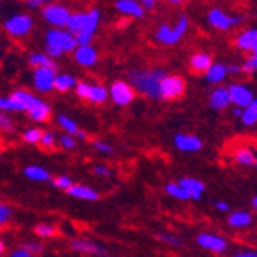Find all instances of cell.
<instances>
[{"label": "cell", "mask_w": 257, "mask_h": 257, "mask_svg": "<svg viewBox=\"0 0 257 257\" xmlns=\"http://www.w3.org/2000/svg\"><path fill=\"white\" fill-rule=\"evenodd\" d=\"M167 76L165 69L162 68H151V69H133L128 74V80L131 88L139 91L148 99L157 100L159 97V83Z\"/></svg>", "instance_id": "obj_1"}, {"label": "cell", "mask_w": 257, "mask_h": 257, "mask_svg": "<svg viewBox=\"0 0 257 257\" xmlns=\"http://www.w3.org/2000/svg\"><path fill=\"white\" fill-rule=\"evenodd\" d=\"M102 14L97 8H91L86 13H74L69 16L66 23V31L73 36L77 34H89L94 36L99 23H100Z\"/></svg>", "instance_id": "obj_2"}, {"label": "cell", "mask_w": 257, "mask_h": 257, "mask_svg": "<svg viewBox=\"0 0 257 257\" xmlns=\"http://www.w3.org/2000/svg\"><path fill=\"white\" fill-rule=\"evenodd\" d=\"M188 28H190V20L186 16H182L176 27H170L168 23H162V25L157 28L154 37L159 43L162 45H176L177 42L182 40V37L188 33Z\"/></svg>", "instance_id": "obj_3"}, {"label": "cell", "mask_w": 257, "mask_h": 257, "mask_svg": "<svg viewBox=\"0 0 257 257\" xmlns=\"http://www.w3.org/2000/svg\"><path fill=\"white\" fill-rule=\"evenodd\" d=\"M45 42H46V46H51V48L60 51L62 54L73 53L77 48L76 37L71 33H68L66 30H57V28L50 30L46 33Z\"/></svg>", "instance_id": "obj_4"}, {"label": "cell", "mask_w": 257, "mask_h": 257, "mask_svg": "<svg viewBox=\"0 0 257 257\" xmlns=\"http://www.w3.org/2000/svg\"><path fill=\"white\" fill-rule=\"evenodd\" d=\"M186 83L180 76H165L159 83V97L162 100H176L185 94Z\"/></svg>", "instance_id": "obj_5"}, {"label": "cell", "mask_w": 257, "mask_h": 257, "mask_svg": "<svg viewBox=\"0 0 257 257\" xmlns=\"http://www.w3.org/2000/svg\"><path fill=\"white\" fill-rule=\"evenodd\" d=\"M246 17L243 14H237V16H229L228 13H225L220 8H213L208 11V23L213 28L219 30V31H228L232 27L240 25V23L245 20Z\"/></svg>", "instance_id": "obj_6"}, {"label": "cell", "mask_w": 257, "mask_h": 257, "mask_svg": "<svg viewBox=\"0 0 257 257\" xmlns=\"http://www.w3.org/2000/svg\"><path fill=\"white\" fill-rule=\"evenodd\" d=\"M4 28L11 37H23L33 30V17L30 14H14L7 19Z\"/></svg>", "instance_id": "obj_7"}, {"label": "cell", "mask_w": 257, "mask_h": 257, "mask_svg": "<svg viewBox=\"0 0 257 257\" xmlns=\"http://www.w3.org/2000/svg\"><path fill=\"white\" fill-rule=\"evenodd\" d=\"M42 14H43V19L48 22L50 25L56 27L57 30L65 28L69 16H71L69 8L65 5H60V4H50V5L43 7Z\"/></svg>", "instance_id": "obj_8"}, {"label": "cell", "mask_w": 257, "mask_h": 257, "mask_svg": "<svg viewBox=\"0 0 257 257\" xmlns=\"http://www.w3.org/2000/svg\"><path fill=\"white\" fill-rule=\"evenodd\" d=\"M108 96L111 97V100L115 103V105H119V106H126L130 105L134 97H136V92L134 89L131 88L130 83L123 82V80H117V82H114L108 91Z\"/></svg>", "instance_id": "obj_9"}, {"label": "cell", "mask_w": 257, "mask_h": 257, "mask_svg": "<svg viewBox=\"0 0 257 257\" xmlns=\"http://www.w3.org/2000/svg\"><path fill=\"white\" fill-rule=\"evenodd\" d=\"M228 94H229V100L232 105H236V108H246L249 106L255 99H254V92L251 91V88H248L246 85L242 83H232L228 88Z\"/></svg>", "instance_id": "obj_10"}, {"label": "cell", "mask_w": 257, "mask_h": 257, "mask_svg": "<svg viewBox=\"0 0 257 257\" xmlns=\"http://www.w3.org/2000/svg\"><path fill=\"white\" fill-rule=\"evenodd\" d=\"M196 242L200 248L216 252V254L225 252L228 249L226 239H223L222 236H217V234H211V232H202V234H199L196 237Z\"/></svg>", "instance_id": "obj_11"}, {"label": "cell", "mask_w": 257, "mask_h": 257, "mask_svg": "<svg viewBox=\"0 0 257 257\" xmlns=\"http://www.w3.org/2000/svg\"><path fill=\"white\" fill-rule=\"evenodd\" d=\"M54 79H56V71H53V69H45V68L34 69L33 82H34V88L39 92L53 91L54 89Z\"/></svg>", "instance_id": "obj_12"}, {"label": "cell", "mask_w": 257, "mask_h": 257, "mask_svg": "<svg viewBox=\"0 0 257 257\" xmlns=\"http://www.w3.org/2000/svg\"><path fill=\"white\" fill-rule=\"evenodd\" d=\"M174 145L177 150H180L183 153H196V151L202 150L203 142H202V139H199L194 134L179 133L174 136Z\"/></svg>", "instance_id": "obj_13"}, {"label": "cell", "mask_w": 257, "mask_h": 257, "mask_svg": "<svg viewBox=\"0 0 257 257\" xmlns=\"http://www.w3.org/2000/svg\"><path fill=\"white\" fill-rule=\"evenodd\" d=\"M10 97L16 103L17 111H25V112L30 111L31 108H34L40 102V99H37L33 92H30L27 89H16Z\"/></svg>", "instance_id": "obj_14"}, {"label": "cell", "mask_w": 257, "mask_h": 257, "mask_svg": "<svg viewBox=\"0 0 257 257\" xmlns=\"http://www.w3.org/2000/svg\"><path fill=\"white\" fill-rule=\"evenodd\" d=\"M236 46L245 53H257V31L255 28H248L242 31L236 39Z\"/></svg>", "instance_id": "obj_15"}, {"label": "cell", "mask_w": 257, "mask_h": 257, "mask_svg": "<svg viewBox=\"0 0 257 257\" xmlns=\"http://www.w3.org/2000/svg\"><path fill=\"white\" fill-rule=\"evenodd\" d=\"M179 186L188 193L190 199L193 200H199L202 196H203V191H205V185L202 180L199 179H194V177H183L177 182Z\"/></svg>", "instance_id": "obj_16"}, {"label": "cell", "mask_w": 257, "mask_h": 257, "mask_svg": "<svg viewBox=\"0 0 257 257\" xmlns=\"http://www.w3.org/2000/svg\"><path fill=\"white\" fill-rule=\"evenodd\" d=\"M74 59L79 65L82 66H92L96 65V62L99 60V54L96 51V48H92V46H77L74 50Z\"/></svg>", "instance_id": "obj_17"}, {"label": "cell", "mask_w": 257, "mask_h": 257, "mask_svg": "<svg viewBox=\"0 0 257 257\" xmlns=\"http://www.w3.org/2000/svg\"><path fill=\"white\" fill-rule=\"evenodd\" d=\"M66 193L71 197H76V199H80V200L96 202V200L100 199V194L94 188H91V186H86V185H82V183H73V186Z\"/></svg>", "instance_id": "obj_18"}, {"label": "cell", "mask_w": 257, "mask_h": 257, "mask_svg": "<svg viewBox=\"0 0 257 257\" xmlns=\"http://www.w3.org/2000/svg\"><path fill=\"white\" fill-rule=\"evenodd\" d=\"M229 105H231V100H229V94L226 88L217 86L216 89H213V92L209 94V106L216 111H223L229 108Z\"/></svg>", "instance_id": "obj_19"}, {"label": "cell", "mask_w": 257, "mask_h": 257, "mask_svg": "<svg viewBox=\"0 0 257 257\" xmlns=\"http://www.w3.org/2000/svg\"><path fill=\"white\" fill-rule=\"evenodd\" d=\"M71 249L82 254H96V255L105 254V248L102 245L88 239H74L71 242Z\"/></svg>", "instance_id": "obj_20"}, {"label": "cell", "mask_w": 257, "mask_h": 257, "mask_svg": "<svg viewBox=\"0 0 257 257\" xmlns=\"http://www.w3.org/2000/svg\"><path fill=\"white\" fill-rule=\"evenodd\" d=\"M213 65V57L208 53H196L190 59V69L194 74H205Z\"/></svg>", "instance_id": "obj_21"}, {"label": "cell", "mask_w": 257, "mask_h": 257, "mask_svg": "<svg viewBox=\"0 0 257 257\" xmlns=\"http://www.w3.org/2000/svg\"><path fill=\"white\" fill-rule=\"evenodd\" d=\"M115 8L123 16H128V17L142 19L145 16L144 8L140 7V4L136 2V0H117V2H115Z\"/></svg>", "instance_id": "obj_22"}, {"label": "cell", "mask_w": 257, "mask_h": 257, "mask_svg": "<svg viewBox=\"0 0 257 257\" xmlns=\"http://www.w3.org/2000/svg\"><path fill=\"white\" fill-rule=\"evenodd\" d=\"M27 114H28V117L33 122H40V123L42 122H48L50 117H51V106L46 102L40 100L34 108L27 111Z\"/></svg>", "instance_id": "obj_23"}, {"label": "cell", "mask_w": 257, "mask_h": 257, "mask_svg": "<svg viewBox=\"0 0 257 257\" xmlns=\"http://www.w3.org/2000/svg\"><path fill=\"white\" fill-rule=\"evenodd\" d=\"M234 160L243 167H255L257 157L251 147H240L234 151Z\"/></svg>", "instance_id": "obj_24"}, {"label": "cell", "mask_w": 257, "mask_h": 257, "mask_svg": "<svg viewBox=\"0 0 257 257\" xmlns=\"http://www.w3.org/2000/svg\"><path fill=\"white\" fill-rule=\"evenodd\" d=\"M205 76H206V80L209 83H214V85L222 83L226 79V76H228L226 65H223V63H213L211 66H209L208 71L205 73Z\"/></svg>", "instance_id": "obj_25"}, {"label": "cell", "mask_w": 257, "mask_h": 257, "mask_svg": "<svg viewBox=\"0 0 257 257\" xmlns=\"http://www.w3.org/2000/svg\"><path fill=\"white\" fill-rule=\"evenodd\" d=\"M252 214L246 213V211H234L228 216V223L232 228H248L252 223Z\"/></svg>", "instance_id": "obj_26"}, {"label": "cell", "mask_w": 257, "mask_h": 257, "mask_svg": "<svg viewBox=\"0 0 257 257\" xmlns=\"http://www.w3.org/2000/svg\"><path fill=\"white\" fill-rule=\"evenodd\" d=\"M30 65L37 69V68H45V69H53V71H56L57 69V65L53 59H50L48 56H46L45 53H34L30 56L28 59Z\"/></svg>", "instance_id": "obj_27"}, {"label": "cell", "mask_w": 257, "mask_h": 257, "mask_svg": "<svg viewBox=\"0 0 257 257\" xmlns=\"http://www.w3.org/2000/svg\"><path fill=\"white\" fill-rule=\"evenodd\" d=\"M76 85L77 80L71 74H59L54 79V89H57L59 92H68L69 89L76 88Z\"/></svg>", "instance_id": "obj_28"}, {"label": "cell", "mask_w": 257, "mask_h": 257, "mask_svg": "<svg viewBox=\"0 0 257 257\" xmlns=\"http://www.w3.org/2000/svg\"><path fill=\"white\" fill-rule=\"evenodd\" d=\"M108 89L102 85H91V91H89V97L88 102L94 103V105H102L108 100Z\"/></svg>", "instance_id": "obj_29"}, {"label": "cell", "mask_w": 257, "mask_h": 257, "mask_svg": "<svg viewBox=\"0 0 257 257\" xmlns=\"http://www.w3.org/2000/svg\"><path fill=\"white\" fill-rule=\"evenodd\" d=\"M23 173H25V176L34 182H45V180H50V173L48 170H45L43 167H39V165H30L27 167L25 170H23Z\"/></svg>", "instance_id": "obj_30"}, {"label": "cell", "mask_w": 257, "mask_h": 257, "mask_svg": "<svg viewBox=\"0 0 257 257\" xmlns=\"http://www.w3.org/2000/svg\"><path fill=\"white\" fill-rule=\"evenodd\" d=\"M240 119L245 126H254L257 123V102L254 100L249 106L242 109Z\"/></svg>", "instance_id": "obj_31"}, {"label": "cell", "mask_w": 257, "mask_h": 257, "mask_svg": "<svg viewBox=\"0 0 257 257\" xmlns=\"http://www.w3.org/2000/svg\"><path fill=\"white\" fill-rule=\"evenodd\" d=\"M165 191L168 196L177 199V200H190V196L186 193L182 186H179L177 183H167L165 185Z\"/></svg>", "instance_id": "obj_32"}, {"label": "cell", "mask_w": 257, "mask_h": 257, "mask_svg": "<svg viewBox=\"0 0 257 257\" xmlns=\"http://www.w3.org/2000/svg\"><path fill=\"white\" fill-rule=\"evenodd\" d=\"M57 120H59V125H60L69 136H74V134L79 131V126H77L76 120H73L71 117H68V115L60 114L59 117H57Z\"/></svg>", "instance_id": "obj_33"}, {"label": "cell", "mask_w": 257, "mask_h": 257, "mask_svg": "<svg viewBox=\"0 0 257 257\" xmlns=\"http://www.w3.org/2000/svg\"><path fill=\"white\" fill-rule=\"evenodd\" d=\"M42 134H43V131L40 128H28L23 131V140H25L27 144L36 145V144H40Z\"/></svg>", "instance_id": "obj_34"}, {"label": "cell", "mask_w": 257, "mask_h": 257, "mask_svg": "<svg viewBox=\"0 0 257 257\" xmlns=\"http://www.w3.org/2000/svg\"><path fill=\"white\" fill-rule=\"evenodd\" d=\"M34 232H36V236H39V237L48 239V237H53L56 234V228L53 225H50V223H39V225H36Z\"/></svg>", "instance_id": "obj_35"}, {"label": "cell", "mask_w": 257, "mask_h": 257, "mask_svg": "<svg viewBox=\"0 0 257 257\" xmlns=\"http://www.w3.org/2000/svg\"><path fill=\"white\" fill-rule=\"evenodd\" d=\"M240 71L246 73V74H254L257 71V56L251 54L240 66Z\"/></svg>", "instance_id": "obj_36"}, {"label": "cell", "mask_w": 257, "mask_h": 257, "mask_svg": "<svg viewBox=\"0 0 257 257\" xmlns=\"http://www.w3.org/2000/svg\"><path fill=\"white\" fill-rule=\"evenodd\" d=\"M40 145L46 150H53L56 147V134L53 131H43L42 139H40Z\"/></svg>", "instance_id": "obj_37"}, {"label": "cell", "mask_w": 257, "mask_h": 257, "mask_svg": "<svg viewBox=\"0 0 257 257\" xmlns=\"http://www.w3.org/2000/svg\"><path fill=\"white\" fill-rule=\"evenodd\" d=\"M73 180L69 179L68 176H59V177H56L54 180H53V185L56 186V188H59V190H63V191H68L69 188L73 186Z\"/></svg>", "instance_id": "obj_38"}, {"label": "cell", "mask_w": 257, "mask_h": 257, "mask_svg": "<svg viewBox=\"0 0 257 257\" xmlns=\"http://www.w3.org/2000/svg\"><path fill=\"white\" fill-rule=\"evenodd\" d=\"M59 145L65 150H74L77 147V140L74 139V136L63 134L59 137Z\"/></svg>", "instance_id": "obj_39"}, {"label": "cell", "mask_w": 257, "mask_h": 257, "mask_svg": "<svg viewBox=\"0 0 257 257\" xmlns=\"http://www.w3.org/2000/svg\"><path fill=\"white\" fill-rule=\"evenodd\" d=\"M157 239L162 242V243H165V245H171V246H183V242L176 237V236H171V234H167V232H163V234H159Z\"/></svg>", "instance_id": "obj_40"}, {"label": "cell", "mask_w": 257, "mask_h": 257, "mask_svg": "<svg viewBox=\"0 0 257 257\" xmlns=\"http://www.w3.org/2000/svg\"><path fill=\"white\" fill-rule=\"evenodd\" d=\"M89 91H91V83H88V82H80L76 85V94H77V97H80L83 100H88Z\"/></svg>", "instance_id": "obj_41"}, {"label": "cell", "mask_w": 257, "mask_h": 257, "mask_svg": "<svg viewBox=\"0 0 257 257\" xmlns=\"http://www.w3.org/2000/svg\"><path fill=\"white\" fill-rule=\"evenodd\" d=\"M0 131L4 133H11L14 131V125H13V120L8 117L5 112H0Z\"/></svg>", "instance_id": "obj_42"}, {"label": "cell", "mask_w": 257, "mask_h": 257, "mask_svg": "<svg viewBox=\"0 0 257 257\" xmlns=\"http://www.w3.org/2000/svg\"><path fill=\"white\" fill-rule=\"evenodd\" d=\"M92 147L102 154H112L114 153V148L108 142H105V140H94V142H92Z\"/></svg>", "instance_id": "obj_43"}, {"label": "cell", "mask_w": 257, "mask_h": 257, "mask_svg": "<svg viewBox=\"0 0 257 257\" xmlns=\"http://www.w3.org/2000/svg\"><path fill=\"white\" fill-rule=\"evenodd\" d=\"M11 208L5 203H0V226H4L10 219H11Z\"/></svg>", "instance_id": "obj_44"}, {"label": "cell", "mask_w": 257, "mask_h": 257, "mask_svg": "<svg viewBox=\"0 0 257 257\" xmlns=\"http://www.w3.org/2000/svg\"><path fill=\"white\" fill-rule=\"evenodd\" d=\"M8 111H17L16 103L11 100V97H0V112H8Z\"/></svg>", "instance_id": "obj_45"}, {"label": "cell", "mask_w": 257, "mask_h": 257, "mask_svg": "<svg viewBox=\"0 0 257 257\" xmlns=\"http://www.w3.org/2000/svg\"><path fill=\"white\" fill-rule=\"evenodd\" d=\"M22 248H25L30 254H33V255H39V254H42L43 252V246L40 245V243H36V242H28V243H23V246Z\"/></svg>", "instance_id": "obj_46"}, {"label": "cell", "mask_w": 257, "mask_h": 257, "mask_svg": "<svg viewBox=\"0 0 257 257\" xmlns=\"http://www.w3.org/2000/svg\"><path fill=\"white\" fill-rule=\"evenodd\" d=\"M92 173L99 177H109L111 176V170L106 165H96L94 170H92Z\"/></svg>", "instance_id": "obj_47"}, {"label": "cell", "mask_w": 257, "mask_h": 257, "mask_svg": "<svg viewBox=\"0 0 257 257\" xmlns=\"http://www.w3.org/2000/svg\"><path fill=\"white\" fill-rule=\"evenodd\" d=\"M10 257H34L33 254H30L25 248H17V249H14L11 254H10Z\"/></svg>", "instance_id": "obj_48"}, {"label": "cell", "mask_w": 257, "mask_h": 257, "mask_svg": "<svg viewBox=\"0 0 257 257\" xmlns=\"http://www.w3.org/2000/svg\"><path fill=\"white\" fill-rule=\"evenodd\" d=\"M140 4V7L144 8V11L145 10H153L154 7H156V2L154 0H142V2H139Z\"/></svg>", "instance_id": "obj_49"}, {"label": "cell", "mask_w": 257, "mask_h": 257, "mask_svg": "<svg viewBox=\"0 0 257 257\" xmlns=\"http://www.w3.org/2000/svg\"><path fill=\"white\" fill-rule=\"evenodd\" d=\"M43 4L45 2H42V0H28V2L25 4L28 8H31V10H34V8H40V7H43Z\"/></svg>", "instance_id": "obj_50"}, {"label": "cell", "mask_w": 257, "mask_h": 257, "mask_svg": "<svg viewBox=\"0 0 257 257\" xmlns=\"http://www.w3.org/2000/svg\"><path fill=\"white\" fill-rule=\"evenodd\" d=\"M226 73L228 74H239L240 66L239 65H226Z\"/></svg>", "instance_id": "obj_51"}, {"label": "cell", "mask_w": 257, "mask_h": 257, "mask_svg": "<svg viewBox=\"0 0 257 257\" xmlns=\"http://www.w3.org/2000/svg\"><path fill=\"white\" fill-rule=\"evenodd\" d=\"M234 257H257L254 251H239L234 254Z\"/></svg>", "instance_id": "obj_52"}, {"label": "cell", "mask_w": 257, "mask_h": 257, "mask_svg": "<svg viewBox=\"0 0 257 257\" xmlns=\"http://www.w3.org/2000/svg\"><path fill=\"white\" fill-rule=\"evenodd\" d=\"M216 208L219 209V211H228V209H229V205H228L226 202L220 200V202H216Z\"/></svg>", "instance_id": "obj_53"}, {"label": "cell", "mask_w": 257, "mask_h": 257, "mask_svg": "<svg viewBox=\"0 0 257 257\" xmlns=\"http://www.w3.org/2000/svg\"><path fill=\"white\" fill-rule=\"evenodd\" d=\"M76 136H77L79 139H82V140H85V139H88V134H86L85 131H82V130H79V131L76 133Z\"/></svg>", "instance_id": "obj_54"}, {"label": "cell", "mask_w": 257, "mask_h": 257, "mask_svg": "<svg viewBox=\"0 0 257 257\" xmlns=\"http://www.w3.org/2000/svg\"><path fill=\"white\" fill-rule=\"evenodd\" d=\"M251 206H252V209L257 208V196H252L251 197Z\"/></svg>", "instance_id": "obj_55"}, {"label": "cell", "mask_w": 257, "mask_h": 257, "mask_svg": "<svg viewBox=\"0 0 257 257\" xmlns=\"http://www.w3.org/2000/svg\"><path fill=\"white\" fill-rule=\"evenodd\" d=\"M4 252H5V243L0 240V255H2Z\"/></svg>", "instance_id": "obj_56"}, {"label": "cell", "mask_w": 257, "mask_h": 257, "mask_svg": "<svg viewBox=\"0 0 257 257\" xmlns=\"http://www.w3.org/2000/svg\"><path fill=\"white\" fill-rule=\"evenodd\" d=\"M232 114H234V115H239V117H240V115H242V109H240V108H236L234 111H232Z\"/></svg>", "instance_id": "obj_57"}, {"label": "cell", "mask_w": 257, "mask_h": 257, "mask_svg": "<svg viewBox=\"0 0 257 257\" xmlns=\"http://www.w3.org/2000/svg\"><path fill=\"white\" fill-rule=\"evenodd\" d=\"M171 5H180V0H171Z\"/></svg>", "instance_id": "obj_58"}, {"label": "cell", "mask_w": 257, "mask_h": 257, "mask_svg": "<svg viewBox=\"0 0 257 257\" xmlns=\"http://www.w3.org/2000/svg\"><path fill=\"white\" fill-rule=\"evenodd\" d=\"M0 157H2V150H0Z\"/></svg>", "instance_id": "obj_59"}, {"label": "cell", "mask_w": 257, "mask_h": 257, "mask_svg": "<svg viewBox=\"0 0 257 257\" xmlns=\"http://www.w3.org/2000/svg\"><path fill=\"white\" fill-rule=\"evenodd\" d=\"M106 257H112V255H106Z\"/></svg>", "instance_id": "obj_60"}]
</instances>
